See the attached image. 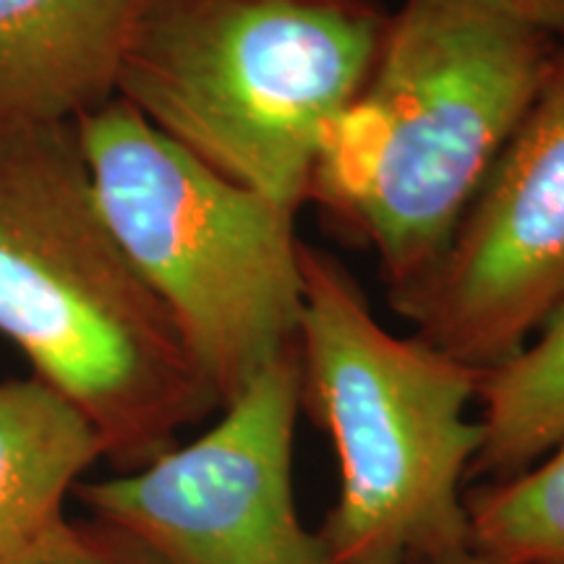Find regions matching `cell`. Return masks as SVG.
I'll list each match as a JSON object with an SVG mask.
<instances>
[{
	"label": "cell",
	"mask_w": 564,
	"mask_h": 564,
	"mask_svg": "<svg viewBox=\"0 0 564 564\" xmlns=\"http://www.w3.org/2000/svg\"><path fill=\"white\" fill-rule=\"evenodd\" d=\"M0 335L133 474L220 411L178 324L112 232L76 123L0 131Z\"/></svg>",
	"instance_id": "1"
},
{
	"label": "cell",
	"mask_w": 564,
	"mask_h": 564,
	"mask_svg": "<svg viewBox=\"0 0 564 564\" xmlns=\"http://www.w3.org/2000/svg\"><path fill=\"white\" fill-rule=\"evenodd\" d=\"M562 37L484 0H403L369 79L327 126L308 199L361 238L387 299L453 241Z\"/></svg>",
	"instance_id": "2"
},
{
	"label": "cell",
	"mask_w": 564,
	"mask_h": 564,
	"mask_svg": "<svg viewBox=\"0 0 564 564\" xmlns=\"http://www.w3.org/2000/svg\"><path fill=\"white\" fill-rule=\"evenodd\" d=\"M301 411L333 442L340 491L319 535L335 564H432L470 546L465 478L481 371L373 316L333 251L301 243Z\"/></svg>",
	"instance_id": "3"
},
{
	"label": "cell",
	"mask_w": 564,
	"mask_h": 564,
	"mask_svg": "<svg viewBox=\"0 0 564 564\" xmlns=\"http://www.w3.org/2000/svg\"><path fill=\"white\" fill-rule=\"evenodd\" d=\"M390 13L379 0H144L116 97L223 178L299 212Z\"/></svg>",
	"instance_id": "4"
},
{
	"label": "cell",
	"mask_w": 564,
	"mask_h": 564,
	"mask_svg": "<svg viewBox=\"0 0 564 564\" xmlns=\"http://www.w3.org/2000/svg\"><path fill=\"white\" fill-rule=\"evenodd\" d=\"M76 131L112 232L173 314L223 411L299 345V212L223 178L121 97Z\"/></svg>",
	"instance_id": "5"
},
{
	"label": "cell",
	"mask_w": 564,
	"mask_h": 564,
	"mask_svg": "<svg viewBox=\"0 0 564 564\" xmlns=\"http://www.w3.org/2000/svg\"><path fill=\"white\" fill-rule=\"evenodd\" d=\"M299 345L259 373L215 426L133 474L76 484L89 518L154 564H335L293 497Z\"/></svg>",
	"instance_id": "6"
},
{
	"label": "cell",
	"mask_w": 564,
	"mask_h": 564,
	"mask_svg": "<svg viewBox=\"0 0 564 564\" xmlns=\"http://www.w3.org/2000/svg\"><path fill=\"white\" fill-rule=\"evenodd\" d=\"M564 295V37L426 278L390 295L415 337L476 371L514 356Z\"/></svg>",
	"instance_id": "7"
},
{
	"label": "cell",
	"mask_w": 564,
	"mask_h": 564,
	"mask_svg": "<svg viewBox=\"0 0 564 564\" xmlns=\"http://www.w3.org/2000/svg\"><path fill=\"white\" fill-rule=\"evenodd\" d=\"M144 0H0V131L76 123L116 97Z\"/></svg>",
	"instance_id": "8"
},
{
	"label": "cell",
	"mask_w": 564,
	"mask_h": 564,
	"mask_svg": "<svg viewBox=\"0 0 564 564\" xmlns=\"http://www.w3.org/2000/svg\"><path fill=\"white\" fill-rule=\"evenodd\" d=\"M102 457L91 423L32 373L0 382V564L63 520V499Z\"/></svg>",
	"instance_id": "9"
},
{
	"label": "cell",
	"mask_w": 564,
	"mask_h": 564,
	"mask_svg": "<svg viewBox=\"0 0 564 564\" xmlns=\"http://www.w3.org/2000/svg\"><path fill=\"white\" fill-rule=\"evenodd\" d=\"M481 444L468 478L507 481L564 442V295L523 348L478 379Z\"/></svg>",
	"instance_id": "10"
},
{
	"label": "cell",
	"mask_w": 564,
	"mask_h": 564,
	"mask_svg": "<svg viewBox=\"0 0 564 564\" xmlns=\"http://www.w3.org/2000/svg\"><path fill=\"white\" fill-rule=\"evenodd\" d=\"M465 512L478 552L564 564V442L525 474L465 489Z\"/></svg>",
	"instance_id": "11"
},
{
	"label": "cell",
	"mask_w": 564,
	"mask_h": 564,
	"mask_svg": "<svg viewBox=\"0 0 564 564\" xmlns=\"http://www.w3.org/2000/svg\"><path fill=\"white\" fill-rule=\"evenodd\" d=\"M3 564H154L133 541L100 520H66Z\"/></svg>",
	"instance_id": "12"
},
{
	"label": "cell",
	"mask_w": 564,
	"mask_h": 564,
	"mask_svg": "<svg viewBox=\"0 0 564 564\" xmlns=\"http://www.w3.org/2000/svg\"><path fill=\"white\" fill-rule=\"evenodd\" d=\"M507 17L564 37V0H484Z\"/></svg>",
	"instance_id": "13"
},
{
	"label": "cell",
	"mask_w": 564,
	"mask_h": 564,
	"mask_svg": "<svg viewBox=\"0 0 564 564\" xmlns=\"http://www.w3.org/2000/svg\"><path fill=\"white\" fill-rule=\"evenodd\" d=\"M432 564H544V562H510V560H499V556L478 552L474 546H465L460 552L442 556V560H436Z\"/></svg>",
	"instance_id": "14"
}]
</instances>
